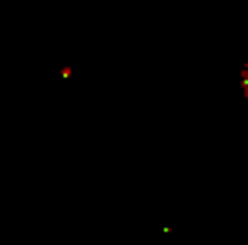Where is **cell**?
<instances>
[{
  "label": "cell",
  "mask_w": 248,
  "mask_h": 245,
  "mask_svg": "<svg viewBox=\"0 0 248 245\" xmlns=\"http://www.w3.org/2000/svg\"><path fill=\"white\" fill-rule=\"evenodd\" d=\"M245 94H248V71H245Z\"/></svg>",
  "instance_id": "6da1fadb"
}]
</instances>
